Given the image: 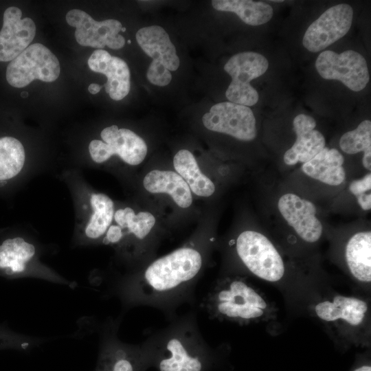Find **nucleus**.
Segmentation results:
<instances>
[{
  "instance_id": "nucleus-1",
  "label": "nucleus",
  "mask_w": 371,
  "mask_h": 371,
  "mask_svg": "<svg viewBox=\"0 0 371 371\" xmlns=\"http://www.w3.org/2000/svg\"><path fill=\"white\" fill-rule=\"evenodd\" d=\"M60 179L67 186L74 204V245L86 247L102 240L113 221V201L108 195L94 190L78 168L63 170Z\"/></svg>"
},
{
  "instance_id": "nucleus-2",
  "label": "nucleus",
  "mask_w": 371,
  "mask_h": 371,
  "mask_svg": "<svg viewBox=\"0 0 371 371\" xmlns=\"http://www.w3.org/2000/svg\"><path fill=\"white\" fill-rule=\"evenodd\" d=\"M43 249L38 240L23 230L3 229L0 233V276L10 278H34L69 285L74 283L41 260Z\"/></svg>"
},
{
  "instance_id": "nucleus-3",
  "label": "nucleus",
  "mask_w": 371,
  "mask_h": 371,
  "mask_svg": "<svg viewBox=\"0 0 371 371\" xmlns=\"http://www.w3.org/2000/svg\"><path fill=\"white\" fill-rule=\"evenodd\" d=\"M201 266L197 250L182 247L153 262L144 272V280L157 292L168 291L194 278Z\"/></svg>"
},
{
  "instance_id": "nucleus-4",
  "label": "nucleus",
  "mask_w": 371,
  "mask_h": 371,
  "mask_svg": "<svg viewBox=\"0 0 371 371\" xmlns=\"http://www.w3.org/2000/svg\"><path fill=\"white\" fill-rule=\"evenodd\" d=\"M100 139H91L87 146L91 163L100 165L108 162L113 157H117L129 166H137L145 159L147 145L134 131L119 128L117 125L104 128Z\"/></svg>"
},
{
  "instance_id": "nucleus-5",
  "label": "nucleus",
  "mask_w": 371,
  "mask_h": 371,
  "mask_svg": "<svg viewBox=\"0 0 371 371\" xmlns=\"http://www.w3.org/2000/svg\"><path fill=\"white\" fill-rule=\"evenodd\" d=\"M135 38L141 49L153 59L146 72L148 80L160 87L169 85L170 71L177 70L180 60L166 31L159 25H150L139 29Z\"/></svg>"
},
{
  "instance_id": "nucleus-6",
  "label": "nucleus",
  "mask_w": 371,
  "mask_h": 371,
  "mask_svg": "<svg viewBox=\"0 0 371 371\" xmlns=\"http://www.w3.org/2000/svg\"><path fill=\"white\" fill-rule=\"evenodd\" d=\"M60 72L57 57L41 43L29 45L10 61L6 69V80L12 87L22 88L34 80L52 82Z\"/></svg>"
},
{
  "instance_id": "nucleus-7",
  "label": "nucleus",
  "mask_w": 371,
  "mask_h": 371,
  "mask_svg": "<svg viewBox=\"0 0 371 371\" xmlns=\"http://www.w3.org/2000/svg\"><path fill=\"white\" fill-rule=\"evenodd\" d=\"M236 251L248 269L260 278L276 282L284 276L283 260L263 234L251 230L242 232L236 240Z\"/></svg>"
},
{
  "instance_id": "nucleus-8",
  "label": "nucleus",
  "mask_w": 371,
  "mask_h": 371,
  "mask_svg": "<svg viewBox=\"0 0 371 371\" xmlns=\"http://www.w3.org/2000/svg\"><path fill=\"white\" fill-rule=\"evenodd\" d=\"M269 67L267 59L254 52H244L232 56L224 65V70L231 76L225 96L231 102L247 106L255 105L258 93L250 82L263 75Z\"/></svg>"
},
{
  "instance_id": "nucleus-9",
  "label": "nucleus",
  "mask_w": 371,
  "mask_h": 371,
  "mask_svg": "<svg viewBox=\"0 0 371 371\" xmlns=\"http://www.w3.org/2000/svg\"><path fill=\"white\" fill-rule=\"evenodd\" d=\"M315 68L323 78L339 80L353 91L363 90L370 80L366 59L353 50L340 54L324 51L315 61Z\"/></svg>"
},
{
  "instance_id": "nucleus-10",
  "label": "nucleus",
  "mask_w": 371,
  "mask_h": 371,
  "mask_svg": "<svg viewBox=\"0 0 371 371\" xmlns=\"http://www.w3.org/2000/svg\"><path fill=\"white\" fill-rule=\"evenodd\" d=\"M204 126L242 141H251L257 135L256 118L247 106L231 102L213 105L202 117Z\"/></svg>"
},
{
  "instance_id": "nucleus-11",
  "label": "nucleus",
  "mask_w": 371,
  "mask_h": 371,
  "mask_svg": "<svg viewBox=\"0 0 371 371\" xmlns=\"http://www.w3.org/2000/svg\"><path fill=\"white\" fill-rule=\"evenodd\" d=\"M65 19L68 25L76 28V40L82 46L98 49L107 46L112 49H119L125 45V38L119 34L122 25L116 19L97 21L79 9L69 10Z\"/></svg>"
},
{
  "instance_id": "nucleus-12",
  "label": "nucleus",
  "mask_w": 371,
  "mask_h": 371,
  "mask_svg": "<svg viewBox=\"0 0 371 371\" xmlns=\"http://www.w3.org/2000/svg\"><path fill=\"white\" fill-rule=\"evenodd\" d=\"M352 17L353 10L347 3L329 8L307 28L302 38L304 47L311 52L322 51L348 33Z\"/></svg>"
},
{
  "instance_id": "nucleus-13",
  "label": "nucleus",
  "mask_w": 371,
  "mask_h": 371,
  "mask_svg": "<svg viewBox=\"0 0 371 371\" xmlns=\"http://www.w3.org/2000/svg\"><path fill=\"white\" fill-rule=\"evenodd\" d=\"M217 311L234 319H250L261 317L267 304L250 286L242 280H234L220 289L215 295Z\"/></svg>"
},
{
  "instance_id": "nucleus-14",
  "label": "nucleus",
  "mask_w": 371,
  "mask_h": 371,
  "mask_svg": "<svg viewBox=\"0 0 371 371\" xmlns=\"http://www.w3.org/2000/svg\"><path fill=\"white\" fill-rule=\"evenodd\" d=\"M20 8L11 6L3 12L0 30V62H10L23 52L36 35L34 21L21 19Z\"/></svg>"
},
{
  "instance_id": "nucleus-15",
  "label": "nucleus",
  "mask_w": 371,
  "mask_h": 371,
  "mask_svg": "<svg viewBox=\"0 0 371 371\" xmlns=\"http://www.w3.org/2000/svg\"><path fill=\"white\" fill-rule=\"evenodd\" d=\"M278 207L284 220L302 240L315 243L320 238L323 226L316 216V208L312 202L287 193L280 198Z\"/></svg>"
},
{
  "instance_id": "nucleus-16",
  "label": "nucleus",
  "mask_w": 371,
  "mask_h": 371,
  "mask_svg": "<svg viewBox=\"0 0 371 371\" xmlns=\"http://www.w3.org/2000/svg\"><path fill=\"white\" fill-rule=\"evenodd\" d=\"M89 69L107 78L103 85L106 92L114 100H121L129 93L131 74L127 63L122 58L111 56L104 49L95 50L88 59Z\"/></svg>"
},
{
  "instance_id": "nucleus-17",
  "label": "nucleus",
  "mask_w": 371,
  "mask_h": 371,
  "mask_svg": "<svg viewBox=\"0 0 371 371\" xmlns=\"http://www.w3.org/2000/svg\"><path fill=\"white\" fill-rule=\"evenodd\" d=\"M293 125L296 139L291 148L284 155V161L289 166L308 161L317 155L326 144L324 135L315 129L316 122L311 116L299 114L294 118Z\"/></svg>"
},
{
  "instance_id": "nucleus-18",
  "label": "nucleus",
  "mask_w": 371,
  "mask_h": 371,
  "mask_svg": "<svg viewBox=\"0 0 371 371\" xmlns=\"http://www.w3.org/2000/svg\"><path fill=\"white\" fill-rule=\"evenodd\" d=\"M344 158L335 148L324 147L317 155L302 166L308 177L330 186L341 185L345 180Z\"/></svg>"
},
{
  "instance_id": "nucleus-19",
  "label": "nucleus",
  "mask_w": 371,
  "mask_h": 371,
  "mask_svg": "<svg viewBox=\"0 0 371 371\" xmlns=\"http://www.w3.org/2000/svg\"><path fill=\"white\" fill-rule=\"evenodd\" d=\"M143 186L150 193H166L169 194L182 208L190 207L192 203L191 190L177 172L171 170H153L146 175Z\"/></svg>"
},
{
  "instance_id": "nucleus-20",
  "label": "nucleus",
  "mask_w": 371,
  "mask_h": 371,
  "mask_svg": "<svg viewBox=\"0 0 371 371\" xmlns=\"http://www.w3.org/2000/svg\"><path fill=\"white\" fill-rule=\"evenodd\" d=\"M315 310L322 320L334 322L342 319L352 326H358L365 318L368 304L356 297L337 295L332 301L318 303Z\"/></svg>"
},
{
  "instance_id": "nucleus-21",
  "label": "nucleus",
  "mask_w": 371,
  "mask_h": 371,
  "mask_svg": "<svg viewBox=\"0 0 371 371\" xmlns=\"http://www.w3.org/2000/svg\"><path fill=\"white\" fill-rule=\"evenodd\" d=\"M346 260L352 276L363 282L371 281V232L353 235L346 247Z\"/></svg>"
},
{
  "instance_id": "nucleus-22",
  "label": "nucleus",
  "mask_w": 371,
  "mask_h": 371,
  "mask_svg": "<svg viewBox=\"0 0 371 371\" xmlns=\"http://www.w3.org/2000/svg\"><path fill=\"white\" fill-rule=\"evenodd\" d=\"M177 173L186 182L190 190L199 196H210L215 191L214 183L200 170L193 154L186 149L179 150L173 158Z\"/></svg>"
},
{
  "instance_id": "nucleus-23",
  "label": "nucleus",
  "mask_w": 371,
  "mask_h": 371,
  "mask_svg": "<svg viewBox=\"0 0 371 371\" xmlns=\"http://www.w3.org/2000/svg\"><path fill=\"white\" fill-rule=\"evenodd\" d=\"M212 7L218 11L235 13L245 23L260 25L269 21L273 16L272 7L262 1L251 0H214Z\"/></svg>"
},
{
  "instance_id": "nucleus-24",
  "label": "nucleus",
  "mask_w": 371,
  "mask_h": 371,
  "mask_svg": "<svg viewBox=\"0 0 371 371\" xmlns=\"http://www.w3.org/2000/svg\"><path fill=\"white\" fill-rule=\"evenodd\" d=\"M167 355L159 362V371H201L203 362L190 352L181 339H170L166 345Z\"/></svg>"
},
{
  "instance_id": "nucleus-25",
  "label": "nucleus",
  "mask_w": 371,
  "mask_h": 371,
  "mask_svg": "<svg viewBox=\"0 0 371 371\" xmlns=\"http://www.w3.org/2000/svg\"><path fill=\"white\" fill-rule=\"evenodd\" d=\"M94 371H137L133 352L124 345L110 341L103 345Z\"/></svg>"
},
{
  "instance_id": "nucleus-26",
  "label": "nucleus",
  "mask_w": 371,
  "mask_h": 371,
  "mask_svg": "<svg viewBox=\"0 0 371 371\" xmlns=\"http://www.w3.org/2000/svg\"><path fill=\"white\" fill-rule=\"evenodd\" d=\"M113 221L121 228L122 238L127 234H133L138 239H143L149 234L155 223V218L152 214L148 212L135 214L131 207L115 210Z\"/></svg>"
},
{
  "instance_id": "nucleus-27",
  "label": "nucleus",
  "mask_w": 371,
  "mask_h": 371,
  "mask_svg": "<svg viewBox=\"0 0 371 371\" xmlns=\"http://www.w3.org/2000/svg\"><path fill=\"white\" fill-rule=\"evenodd\" d=\"M339 146L349 155L363 152L362 164L363 167L371 170V122L365 120L358 126L345 133L340 138Z\"/></svg>"
},
{
  "instance_id": "nucleus-28",
  "label": "nucleus",
  "mask_w": 371,
  "mask_h": 371,
  "mask_svg": "<svg viewBox=\"0 0 371 371\" xmlns=\"http://www.w3.org/2000/svg\"><path fill=\"white\" fill-rule=\"evenodd\" d=\"M47 341L46 338L28 336L0 326V349L29 350Z\"/></svg>"
},
{
  "instance_id": "nucleus-29",
  "label": "nucleus",
  "mask_w": 371,
  "mask_h": 371,
  "mask_svg": "<svg viewBox=\"0 0 371 371\" xmlns=\"http://www.w3.org/2000/svg\"><path fill=\"white\" fill-rule=\"evenodd\" d=\"M349 190L354 194L360 207L363 210L371 209V174L369 172L360 179L352 181Z\"/></svg>"
},
{
  "instance_id": "nucleus-30",
  "label": "nucleus",
  "mask_w": 371,
  "mask_h": 371,
  "mask_svg": "<svg viewBox=\"0 0 371 371\" xmlns=\"http://www.w3.org/2000/svg\"><path fill=\"white\" fill-rule=\"evenodd\" d=\"M102 87V85H100L95 83H91V85H89L88 90L91 94H96L100 92Z\"/></svg>"
},
{
  "instance_id": "nucleus-31",
  "label": "nucleus",
  "mask_w": 371,
  "mask_h": 371,
  "mask_svg": "<svg viewBox=\"0 0 371 371\" xmlns=\"http://www.w3.org/2000/svg\"><path fill=\"white\" fill-rule=\"evenodd\" d=\"M352 371H371V367L369 365H363L356 368Z\"/></svg>"
},
{
  "instance_id": "nucleus-32",
  "label": "nucleus",
  "mask_w": 371,
  "mask_h": 371,
  "mask_svg": "<svg viewBox=\"0 0 371 371\" xmlns=\"http://www.w3.org/2000/svg\"><path fill=\"white\" fill-rule=\"evenodd\" d=\"M23 95H25V98H27L28 95V93L27 92H22L21 96L23 97Z\"/></svg>"
},
{
  "instance_id": "nucleus-33",
  "label": "nucleus",
  "mask_w": 371,
  "mask_h": 371,
  "mask_svg": "<svg viewBox=\"0 0 371 371\" xmlns=\"http://www.w3.org/2000/svg\"><path fill=\"white\" fill-rule=\"evenodd\" d=\"M273 1V2H282L283 1H281V0H278V1L273 0V1Z\"/></svg>"
},
{
  "instance_id": "nucleus-34",
  "label": "nucleus",
  "mask_w": 371,
  "mask_h": 371,
  "mask_svg": "<svg viewBox=\"0 0 371 371\" xmlns=\"http://www.w3.org/2000/svg\"><path fill=\"white\" fill-rule=\"evenodd\" d=\"M122 32H125L126 31V28L125 27H122V30H121Z\"/></svg>"
},
{
  "instance_id": "nucleus-35",
  "label": "nucleus",
  "mask_w": 371,
  "mask_h": 371,
  "mask_svg": "<svg viewBox=\"0 0 371 371\" xmlns=\"http://www.w3.org/2000/svg\"><path fill=\"white\" fill-rule=\"evenodd\" d=\"M128 44L131 43V41H130V40L128 41Z\"/></svg>"
}]
</instances>
